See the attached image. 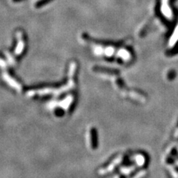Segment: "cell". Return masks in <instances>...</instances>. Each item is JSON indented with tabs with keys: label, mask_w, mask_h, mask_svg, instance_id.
<instances>
[{
	"label": "cell",
	"mask_w": 178,
	"mask_h": 178,
	"mask_svg": "<svg viewBox=\"0 0 178 178\" xmlns=\"http://www.w3.org/2000/svg\"><path fill=\"white\" fill-rule=\"evenodd\" d=\"M3 77H4V79H5V81H7L10 86H13L14 88H15L17 91H21V86H19V85L18 84L17 82H16L15 80H14L12 78H10V77H9L8 74H4Z\"/></svg>",
	"instance_id": "cell-1"
},
{
	"label": "cell",
	"mask_w": 178,
	"mask_h": 178,
	"mask_svg": "<svg viewBox=\"0 0 178 178\" xmlns=\"http://www.w3.org/2000/svg\"><path fill=\"white\" fill-rule=\"evenodd\" d=\"M53 0H39L36 3L34 4V7L36 8H40L44 7V5H46L47 4H49L50 2H51Z\"/></svg>",
	"instance_id": "cell-2"
},
{
	"label": "cell",
	"mask_w": 178,
	"mask_h": 178,
	"mask_svg": "<svg viewBox=\"0 0 178 178\" xmlns=\"http://www.w3.org/2000/svg\"><path fill=\"white\" fill-rule=\"evenodd\" d=\"M14 2H23V1H25V0H12Z\"/></svg>",
	"instance_id": "cell-3"
}]
</instances>
